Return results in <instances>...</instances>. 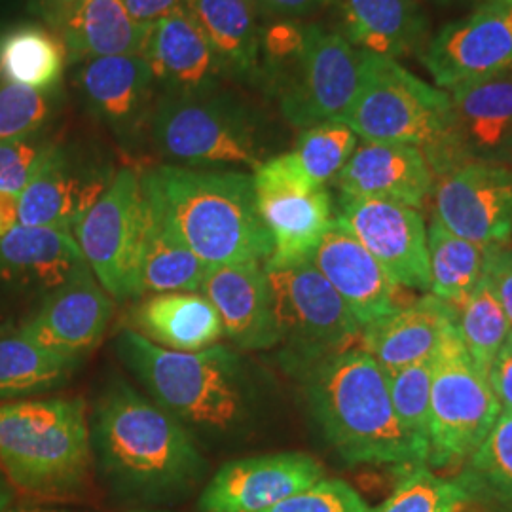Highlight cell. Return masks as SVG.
Masks as SVG:
<instances>
[{
	"instance_id": "6da1fadb",
	"label": "cell",
	"mask_w": 512,
	"mask_h": 512,
	"mask_svg": "<svg viewBox=\"0 0 512 512\" xmlns=\"http://www.w3.org/2000/svg\"><path fill=\"white\" fill-rule=\"evenodd\" d=\"M141 179L148 198L207 266L266 264L272 255L253 175L158 165L141 173Z\"/></svg>"
},
{
	"instance_id": "7a4b0ae2",
	"label": "cell",
	"mask_w": 512,
	"mask_h": 512,
	"mask_svg": "<svg viewBox=\"0 0 512 512\" xmlns=\"http://www.w3.org/2000/svg\"><path fill=\"white\" fill-rule=\"evenodd\" d=\"M302 376L311 416L349 465H420L427 459L397 420L387 372L365 349L329 357Z\"/></svg>"
},
{
	"instance_id": "3957f363",
	"label": "cell",
	"mask_w": 512,
	"mask_h": 512,
	"mask_svg": "<svg viewBox=\"0 0 512 512\" xmlns=\"http://www.w3.org/2000/svg\"><path fill=\"white\" fill-rule=\"evenodd\" d=\"M92 442L105 473L128 494H175L196 484L205 469L188 427L122 382L95 406Z\"/></svg>"
},
{
	"instance_id": "277c9868",
	"label": "cell",
	"mask_w": 512,
	"mask_h": 512,
	"mask_svg": "<svg viewBox=\"0 0 512 512\" xmlns=\"http://www.w3.org/2000/svg\"><path fill=\"white\" fill-rule=\"evenodd\" d=\"M118 353L145 384L152 401L192 429L232 433L251 414L249 370L230 346L171 351L126 329L118 336Z\"/></svg>"
},
{
	"instance_id": "5b68a950",
	"label": "cell",
	"mask_w": 512,
	"mask_h": 512,
	"mask_svg": "<svg viewBox=\"0 0 512 512\" xmlns=\"http://www.w3.org/2000/svg\"><path fill=\"white\" fill-rule=\"evenodd\" d=\"M92 425L82 399L0 404V469L19 490L69 497L92 475Z\"/></svg>"
},
{
	"instance_id": "8992f818",
	"label": "cell",
	"mask_w": 512,
	"mask_h": 512,
	"mask_svg": "<svg viewBox=\"0 0 512 512\" xmlns=\"http://www.w3.org/2000/svg\"><path fill=\"white\" fill-rule=\"evenodd\" d=\"M361 54L359 90L342 122L363 143L418 148L433 175L461 165L452 139L450 95L395 59Z\"/></svg>"
},
{
	"instance_id": "52a82bcc",
	"label": "cell",
	"mask_w": 512,
	"mask_h": 512,
	"mask_svg": "<svg viewBox=\"0 0 512 512\" xmlns=\"http://www.w3.org/2000/svg\"><path fill=\"white\" fill-rule=\"evenodd\" d=\"M499 414L492 385L452 327L435 353L427 463L433 469L461 467L488 437Z\"/></svg>"
},
{
	"instance_id": "ba28073f",
	"label": "cell",
	"mask_w": 512,
	"mask_h": 512,
	"mask_svg": "<svg viewBox=\"0 0 512 512\" xmlns=\"http://www.w3.org/2000/svg\"><path fill=\"white\" fill-rule=\"evenodd\" d=\"M266 274L274 294L279 344L291 368L304 374L361 344V325L310 260Z\"/></svg>"
},
{
	"instance_id": "9c48e42d",
	"label": "cell",
	"mask_w": 512,
	"mask_h": 512,
	"mask_svg": "<svg viewBox=\"0 0 512 512\" xmlns=\"http://www.w3.org/2000/svg\"><path fill=\"white\" fill-rule=\"evenodd\" d=\"M150 135L158 152L181 167L256 169L262 164L249 114L213 93L196 97L162 93L152 112Z\"/></svg>"
},
{
	"instance_id": "30bf717a",
	"label": "cell",
	"mask_w": 512,
	"mask_h": 512,
	"mask_svg": "<svg viewBox=\"0 0 512 512\" xmlns=\"http://www.w3.org/2000/svg\"><path fill=\"white\" fill-rule=\"evenodd\" d=\"M253 181L258 215L272 238V255L264 268L308 262L334 222L329 190L311 183L293 152L262 162Z\"/></svg>"
},
{
	"instance_id": "8fae6325",
	"label": "cell",
	"mask_w": 512,
	"mask_h": 512,
	"mask_svg": "<svg viewBox=\"0 0 512 512\" xmlns=\"http://www.w3.org/2000/svg\"><path fill=\"white\" fill-rule=\"evenodd\" d=\"M143 215L141 173L126 167L114 173L105 194L73 230L90 272L114 300L137 296L135 270Z\"/></svg>"
},
{
	"instance_id": "7c38bea8",
	"label": "cell",
	"mask_w": 512,
	"mask_h": 512,
	"mask_svg": "<svg viewBox=\"0 0 512 512\" xmlns=\"http://www.w3.org/2000/svg\"><path fill=\"white\" fill-rule=\"evenodd\" d=\"M285 74L279 103L294 128L344 120L359 90L361 54L342 33L308 25L304 52Z\"/></svg>"
},
{
	"instance_id": "4fadbf2b",
	"label": "cell",
	"mask_w": 512,
	"mask_h": 512,
	"mask_svg": "<svg viewBox=\"0 0 512 512\" xmlns=\"http://www.w3.org/2000/svg\"><path fill=\"white\" fill-rule=\"evenodd\" d=\"M435 219L480 247L507 243L512 234V167L467 162L433 184Z\"/></svg>"
},
{
	"instance_id": "5bb4252c",
	"label": "cell",
	"mask_w": 512,
	"mask_h": 512,
	"mask_svg": "<svg viewBox=\"0 0 512 512\" xmlns=\"http://www.w3.org/2000/svg\"><path fill=\"white\" fill-rule=\"evenodd\" d=\"M420 61L448 92L465 82L512 69V16L509 6L480 4L467 18L446 23L429 38Z\"/></svg>"
},
{
	"instance_id": "9a60e30c",
	"label": "cell",
	"mask_w": 512,
	"mask_h": 512,
	"mask_svg": "<svg viewBox=\"0 0 512 512\" xmlns=\"http://www.w3.org/2000/svg\"><path fill=\"white\" fill-rule=\"evenodd\" d=\"M336 220L374 256L399 287L429 291L427 228L418 209L401 203L342 198Z\"/></svg>"
},
{
	"instance_id": "2e32d148",
	"label": "cell",
	"mask_w": 512,
	"mask_h": 512,
	"mask_svg": "<svg viewBox=\"0 0 512 512\" xmlns=\"http://www.w3.org/2000/svg\"><path fill=\"white\" fill-rule=\"evenodd\" d=\"M325 478L323 465L302 452H279L222 465L200 497L202 512H262Z\"/></svg>"
},
{
	"instance_id": "e0dca14e",
	"label": "cell",
	"mask_w": 512,
	"mask_h": 512,
	"mask_svg": "<svg viewBox=\"0 0 512 512\" xmlns=\"http://www.w3.org/2000/svg\"><path fill=\"white\" fill-rule=\"evenodd\" d=\"M112 310V296L90 272L52 291L42 308L19 329L40 348L80 363L103 340Z\"/></svg>"
},
{
	"instance_id": "ac0fdd59",
	"label": "cell",
	"mask_w": 512,
	"mask_h": 512,
	"mask_svg": "<svg viewBox=\"0 0 512 512\" xmlns=\"http://www.w3.org/2000/svg\"><path fill=\"white\" fill-rule=\"evenodd\" d=\"M452 139L461 165L512 167V69L448 90Z\"/></svg>"
},
{
	"instance_id": "d6986e66",
	"label": "cell",
	"mask_w": 512,
	"mask_h": 512,
	"mask_svg": "<svg viewBox=\"0 0 512 512\" xmlns=\"http://www.w3.org/2000/svg\"><path fill=\"white\" fill-rule=\"evenodd\" d=\"M310 262L342 296L361 329L406 306L401 287L336 219Z\"/></svg>"
},
{
	"instance_id": "ffe728a7",
	"label": "cell",
	"mask_w": 512,
	"mask_h": 512,
	"mask_svg": "<svg viewBox=\"0 0 512 512\" xmlns=\"http://www.w3.org/2000/svg\"><path fill=\"white\" fill-rule=\"evenodd\" d=\"M202 294L215 306L224 336L243 351L279 346L274 294L264 264L209 266Z\"/></svg>"
},
{
	"instance_id": "44dd1931",
	"label": "cell",
	"mask_w": 512,
	"mask_h": 512,
	"mask_svg": "<svg viewBox=\"0 0 512 512\" xmlns=\"http://www.w3.org/2000/svg\"><path fill=\"white\" fill-rule=\"evenodd\" d=\"M76 82L88 109L116 135L133 137L141 129H150L158 86L141 55L84 61Z\"/></svg>"
},
{
	"instance_id": "7402d4cb",
	"label": "cell",
	"mask_w": 512,
	"mask_h": 512,
	"mask_svg": "<svg viewBox=\"0 0 512 512\" xmlns=\"http://www.w3.org/2000/svg\"><path fill=\"white\" fill-rule=\"evenodd\" d=\"M114 173L78 164L59 147L19 194V224L73 234L76 224L109 188Z\"/></svg>"
},
{
	"instance_id": "603a6c76",
	"label": "cell",
	"mask_w": 512,
	"mask_h": 512,
	"mask_svg": "<svg viewBox=\"0 0 512 512\" xmlns=\"http://www.w3.org/2000/svg\"><path fill=\"white\" fill-rule=\"evenodd\" d=\"M141 57L167 95H209L222 76L219 59L188 8L148 27Z\"/></svg>"
},
{
	"instance_id": "cb8c5ba5",
	"label": "cell",
	"mask_w": 512,
	"mask_h": 512,
	"mask_svg": "<svg viewBox=\"0 0 512 512\" xmlns=\"http://www.w3.org/2000/svg\"><path fill=\"white\" fill-rule=\"evenodd\" d=\"M342 198L401 203L420 209L433 192V169L418 148L363 143L332 181Z\"/></svg>"
},
{
	"instance_id": "d4e9b609",
	"label": "cell",
	"mask_w": 512,
	"mask_h": 512,
	"mask_svg": "<svg viewBox=\"0 0 512 512\" xmlns=\"http://www.w3.org/2000/svg\"><path fill=\"white\" fill-rule=\"evenodd\" d=\"M458 323V310L435 294L414 302L363 329L361 346L387 374L437 353L444 334Z\"/></svg>"
},
{
	"instance_id": "484cf974",
	"label": "cell",
	"mask_w": 512,
	"mask_h": 512,
	"mask_svg": "<svg viewBox=\"0 0 512 512\" xmlns=\"http://www.w3.org/2000/svg\"><path fill=\"white\" fill-rule=\"evenodd\" d=\"M342 37L363 54L387 59L420 57L431 38L418 0H342Z\"/></svg>"
},
{
	"instance_id": "4316f807",
	"label": "cell",
	"mask_w": 512,
	"mask_h": 512,
	"mask_svg": "<svg viewBox=\"0 0 512 512\" xmlns=\"http://www.w3.org/2000/svg\"><path fill=\"white\" fill-rule=\"evenodd\" d=\"M84 274L90 268L73 234L18 224L0 238V279L55 291Z\"/></svg>"
},
{
	"instance_id": "83f0119b",
	"label": "cell",
	"mask_w": 512,
	"mask_h": 512,
	"mask_svg": "<svg viewBox=\"0 0 512 512\" xmlns=\"http://www.w3.org/2000/svg\"><path fill=\"white\" fill-rule=\"evenodd\" d=\"M207 270L209 266L190 251L145 192V215L135 270L137 296L202 293Z\"/></svg>"
},
{
	"instance_id": "f1b7e54d",
	"label": "cell",
	"mask_w": 512,
	"mask_h": 512,
	"mask_svg": "<svg viewBox=\"0 0 512 512\" xmlns=\"http://www.w3.org/2000/svg\"><path fill=\"white\" fill-rule=\"evenodd\" d=\"M131 330L171 351H202L224 336L219 313L202 293L150 294L131 313Z\"/></svg>"
},
{
	"instance_id": "f546056e",
	"label": "cell",
	"mask_w": 512,
	"mask_h": 512,
	"mask_svg": "<svg viewBox=\"0 0 512 512\" xmlns=\"http://www.w3.org/2000/svg\"><path fill=\"white\" fill-rule=\"evenodd\" d=\"M57 35L69 61L84 63L95 57L143 55L148 27L129 16L122 0H80Z\"/></svg>"
},
{
	"instance_id": "4dcf8cb0",
	"label": "cell",
	"mask_w": 512,
	"mask_h": 512,
	"mask_svg": "<svg viewBox=\"0 0 512 512\" xmlns=\"http://www.w3.org/2000/svg\"><path fill=\"white\" fill-rule=\"evenodd\" d=\"M202 27L222 74L253 78L260 65V27L255 0H186Z\"/></svg>"
},
{
	"instance_id": "1f68e13d",
	"label": "cell",
	"mask_w": 512,
	"mask_h": 512,
	"mask_svg": "<svg viewBox=\"0 0 512 512\" xmlns=\"http://www.w3.org/2000/svg\"><path fill=\"white\" fill-rule=\"evenodd\" d=\"M67 63L63 40L46 25L21 23L0 33V84L54 93Z\"/></svg>"
},
{
	"instance_id": "d6a6232c",
	"label": "cell",
	"mask_w": 512,
	"mask_h": 512,
	"mask_svg": "<svg viewBox=\"0 0 512 512\" xmlns=\"http://www.w3.org/2000/svg\"><path fill=\"white\" fill-rule=\"evenodd\" d=\"M76 366L40 348L21 329H0V401L52 391L71 378Z\"/></svg>"
},
{
	"instance_id": "836d02e7",
	"label": "cell",
	"mask_w": 512,
	"mask_h": 512,
	"mask_svg": "<svg viewBox=\"0 0 512 512\" xmlns=\"http://www.w3.org/2000/svg\"><path fill=\"white\" fill-rule=\"evenodd\" d=\"M431 264L429 291L461 310L484 275L486 247L459 238L433 217L427 228Z\"/></svg>"
},
{
	"instance_id": "e575fe53",
	"label": "cell",
	"mask_w": 512,
	"mask_h": 512,
	"mask_svg": "<svg viewBox=\"0 0 512 512\" xmlns=\"http://www.w3.org/2000/svg\"><path fill=\"white\" fill-rule=\"evenodd\" d=\"M454 482L469 503L512 509V414H499L492 431L461 465Z\"/></svg>"
},
{
	"instance_id": "d590c367",
	"label": "cell",
	"mask_w": 512,
	"mask_h": 512,
	"mask_svg": "<svg viewBox=\"0 0 512 512\" xmlns=\"http://www.w3.org/2000/svg\"><path fill=\"white\" fill-rule=\"evenodd\" d=\"M456 329L471 361L488 378L495 357L507 342L511 330L505 311L484 275L471 298L459 310Z\"/></svg>"
},
{
	"instance_id": "8d00e7d4",
	"label": "cell",
	"mask_w": 512,
	"mask_h": 512,
	"mask_svg": "<svg viewBox=\"0 0 512 512\" xmlns=\"http://www.w3.org/2000/svg\"><path fill=\"white\" fill-rule=\"evenodd\" d=\"M359 137L342 120L302 129L293 150L294 158L311 183L325 186L336 179L353 156Z\"/></svg>"
},
{
	"instance_id": "74e56055",
	"label": "cell",
	"mask_w": 512,
	"mask_h": 512,
	"mask_svg": "<svg viewBox=\"0 0 512 512\" xmlns=\"http://www.w3.org/2000/svg\"><path fill=\"white\" fill-rule=\"evenodd\" d=\"M433 368L435 355L387 374L397 420L401 423L404 433L414 440L416 446H420L425 456L429 450Z\"/></svg>"
},
{
	"instance_id": "f35d334b",
	"label": "cell",
	"mask_w": 512,
	"mask_h": 512,
	"mask_svg": "<svg viewBox=\"0 0 512 512\" xmlns=\"http://www.w3.org/2000/svg\"><path fill=\"white\" fill-rule=\"evenodd\" d=\"M465 503L469 499L454 480L435 475L427 467H416L374 512H456Z\"/></svg>"
},
{
	"instance_id": "ab89813d",
	"label": "cell",
	"mask_w": 512,
	"mask_h": 512,
	"mask_svg": "<svg viewBox=\"0 0 512 512\" xmlns=\"http://www.w3.org/2000/svg\"><path fill=\"white\" fill-rule=\"evenodd\" d=\"M54 95L0 84V143L38 135L54 116Z\"/></svg>"
},
{
	"instance_id": "60d3db41",
	"label": "cell",
	"mask_w": 512,
	"mask_h": 512,
	"mask_svg": "<svg viewBox=\"0 0 512 512\" xmlns=\"http://www.w3.org/2000/svg\"><path fill=\"white\" fill-rule=\"evenodd\" d=\"M57 148V143L44 139L40 133L0 143V192L19 198Z\"/></svg>"
},
{
	"instance_id": "b9f144b4",
	"label": "cell",
	"mask_w": 512,
	"mask_h": 512,
	"mask_svg": "<svg viewBox=\"0 0 512 512\" xmlns=\"http://www.w3.org/2000/svg\"><path fill=\"white\" fill-rule=\"evenodd\" d=\"M262 512H374V509L348 482L338 478H321L310 488Z\"/></svg>"
},
{
	"instance_id": "7bdbcfd3",
	"label": "cell",
	"mask_w": 512,
	"mask_h": 512,
	"mask_svg": "<svg viewBox=\"0 0 512 512\" xmlns=\"http://www.w3.org/2000/svg\"><path fill=\"white\" fill-rule=\"evenodd\" d=\"M308 25L294 19H279L260 31V52L275 73H285L304 52Z\"/></svg>"
},
{
	"instance_id": "ee69618b",
	"label": "cell",
	"mask_w": 512,
	"mask_h": 512,
	"mask_svg": "<svg viewBox=\"0 0 512 512\" xmlns=\"http://www.w3.org/2000/svg\"><path fill=\"white\" fill-rule=\"evenodd\" d=\"M484 277L505 311L512 334V249L507 243L486 247Z\"/></svg>"
},
{
	"instance_id": "f6af8a7d",
	"label": "cell",
	"mask_w": 512,
	"mask_h": 512,
	"mask_svg": "<svg viewBox=\"0 0 512 512\" xmlns=\"http://www.w3.org/2000/svg\"><path fill=\"white\" fill-rule=\"evenodd\" d=\"M488 382L492 385L501 414H512V334L497 353Z\"/></svg>"
},
{
	"instance_id": "bcb514c9",
	"label": "cell",
	"mask_w": 512,
	"mask_h": 512,
	"mask_svg": "<svg viewBox=\"0 0 512 512\" xmlns=\"http://www.w3.org/2000/svg\"><path fill=\"white\" fill-rule=\"evenodd\" d=\"M122 2L126 4L129 16L147 27L171 16L181 8H186V0H122Z\"/></svg>"
},
{
	"instance_id": "7dc6e473",
	"label": "cell",
	"mask_w": 512,
	"mask_h": 512,
	"mask_svg": "<svg viewBox=\"0 0 512 512\" xmlns=\"http://www.w3.org/2000/svg\"><path fill=\"white\" fill-rule=\"evenodd\" d=\"M31 12L55 33L61 31L65 21L73 14L80 0H27Z\"/></svg>"
},
{
	"instance_id": "c3c4849f",
	"label": "cell",
	"mask_w": 512,
	"mask_h": 512,
	"mask_svg": "<svg viewBox=\"0 0 512 512\" xmlns=\"http://www.w3.org/2000/svg\"><path fill=\"white\" fill-rule=\"evenodd\" d=\"M327 0H255L260 8L283 19L302 18L319 10Z\"/></svg>"
},
{
	"instance_id": "681fc988",
	"label": "cell",
	"mask_w": 512,
	"mask_h": 512,
	"mask_svg": "<svg viewBox=\"0 0 512 512\" xmlns=\"http://www.w3.org/2000/svg\"><path fill=\"white\" fill-rule=\"evenodd\" d=\"M19 224L18 196L0 192V238L12 232Z\"/></svg>"
},
{
	"instance_id": "f907efd6",
	"label": "cell",
	"mask_w": 512,
	"mask_h": 512,
	"mask_svg": "<svg viewBox=\"0 0 512 512\" xmlns=\"http://www.w3.org/2000/svg\"><path fill=\"white\" fill-rule=\"evenodd\" d=\"M8 503H10V490H8L6 482H4V478L0 476V512L6 511Z\"/></svg>"
},
{
	"instance_id": "816d5d0a",
	"label": "cell",
	"mask_w": 512,
	"mask_h": 512,
	"mask_svg": "<svg viewBox=\"0 0 512 512\" xmlns=\"http://www.w3.org/2000/svg\"><path fill=\"white\" fill-rule=\"evenodd\" d=\"M16 512H65L57 509H46V507H31V509H18Z\"/></svg>"
},
{
	"instance_id": "f5cc1de1",
	"label": "cell",
	"mask_w": 512,
	"mask_h": 512,
	"mask_svg": "<svg viewBox=\"0 0 512 512\" xmlns=\"http://www.w3.org/2000/svg\"><path fill=\"white\" fill-rule=\"evenodd\" d=\"M482 4H494V6H509L512 0H482Z\"/></svg>"
},
{
	"instance_id": "db71d44e",
	"label": "cell",
	"mask_w": 512,
	"mask_h": 512,
	"mask_svg": "<svg viewBox=\"0 0 512 512\" xmlns=\"http://www.w3.org/2000/svg\"><path fill=\"white\" fill-rule=\"evenodd\" d=\"M435 4H444V6H450V4H461V2H471V0H431Z\"/></svg>"
},
{
	"instance_id": "11a10c76",
	"label": "cell",
	"mask_w": 512,
	"mask_h": 512,
	"mask_svg": "<svg viewBox=\"0 0 512 512\" xmlns=\"http://www.w3.org/2000/svg\"><path fill=\"white\" fill-rule=\"evenodd\" d=\"M128 512H165V511H128Z\"/></svg>"
},
{
	"instance_id": "9f6ffc18",
	"label": "cell",
	"mask_w": 512,
	"mask_h": 512,
	"mask_svg": "<svg viewBox=\"0 0 512 512\" xmlns=\"http://www.w3.org/2000/svg\"><path fill=\"white\" fill-rule=\"evenodd\" d=\"M12 512H16V511H12Z\"/></svg>"
}]
</instances>
